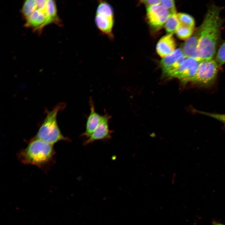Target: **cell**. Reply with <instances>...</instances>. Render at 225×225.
Segmentation results:
<instances>
[{"label": "cell", "mask_w": 225, "mask_h": 225, "mask_svg": "<svg viewBox=\"0 0 225 225\" xmlns=\"http://www.w3.org/2000/svg\"><path fill=\"white\" fill-rule=\"evenodd\" d=\"M177 14H170L164 24L166 31L168 34H173L176 33L180 25Z\"/></svg>", "instance_id": "14"}, {"label": "cell", "mask_w": 225, "mask_h": 225, "mask_svg": "<svg viewBox=\"0 0 225 225\" xmlns=\"http://www.w3.org/2000/svg\"><path fill=\"white\" fill-rule=\"evenodd\" d=\"M21 12L25 20V27L39 33L44 28L51 24L62 25L54 0L25 1Z\"/></svg>", "instance_id": "1"}, {"label": "cell", "mask_w": 225, "mask_h": 225, "mask_svg": "<svg viewBox=\"0 0 225 225\" xmlns=\"http://www.w3.org/2000/svg\"><path fill=\"white\" fill-rule=\"evenodd\" d=\"M194 28L180 24L175 33L179 39L183 40H187L192 36Z\"/></svg>", "instance_id": "15"}, {"label": "cell", "mask_w": 225, "mask_h": 225, "mask_svg": "<svg viewBox=\"0 0 225 225\" xmlns=\"http://www.w3.org/2000/svg\"><path fill=\"white\" fill-rule=\"evenodd\" d=\"M89 103L90 112L87 120L85 131L81 135L82 137L88 138L98 126L102 116L96 111L93 102L91 98L89 100Z\"/></svg>", "instance_id": "10"}, {"label": "cell", "mask_w": 225, "mask_h": 225, "mask_svg": "<svg viewBox=\"0 0 225 225\" xmlns=\"http://www.w3.org/2000/svg\"><path fill=\"white\" fill-rule=\"evenodd\" d=\"M184 54L182 49L178 48L169 54L162 58L160 62L162 72L172 66Z\"/></svg>", "instance_id": "13"}, {"label": "cell", "mask_w": 225, "mask_h": 225, "mask_svg": "<svg viewBox=\"0 0 225 225\" xmlns=\"http://www.w3.org/2000/svg\"><path fill=\"white\" fill-rule=\"evenodd\" d=\"M55 154L53 145L33 137L17 157L22 163L35 166L46 172L55 162Z\"/></svg>", "instance_id": "3"}, {"label": "cell", "mask_w": 225, "mask_h": 225, "mask_svg": "<svg viewBox=\"0 0 225 225\" xmlns=\"http://www.w3.org/2000/svg\"><path fill=\"white\" fill-rule=\"evenodd\" d=\"M141 2L143 3L148 8L152 6L159 4L161 0H142Z\"/></svg>", "instance_id": "20"}, {"label": "cell", "mask_w": 225, "mask_h": 225, "mask_svg": "<svg viewBox=\"0 0 225 225\" xmlns=\"http://www.w3.org/2000/svg\"><path fill=\"white\" fill-rule=\"evenodd\" d=\"M212 225H225V224L221 223L218 221L214 220L212 222Z\"/></svg>", "instance_id": "21"}, {"label": "cell", "mask_w": 225, "mask_h": 225, "mask_svg": "<svg viewBox=\"0 0 225 225\" xmlns=\"http://www.w3.org/2000/svg\"><path fill=\"white\" fill-rule=\"evenodd\" d=\"M177 16L181 25L194 28V20L190 15L185 13H179L177 14Z\"/></svg>", "instance_id": "16"}, {"label": "cell", "mask_w": 225, "mask_h": 225, "mask_svg": "<svg viewBox=\"0 0 225 225\" xmlns=\"http://www.w3.org/2000/svg\"><path fill=\"white\" fill-rule=\"evenodd\" d=\"M160 4L168 10L170 14L176 13L175 2L174 0H161Z\"/></svg>", "instance_id": "18"}, {"label": "cell", "mask_w": 225, "mask_h": 225, "mask_svg": "<svg viewBox=\"0 0 225 225\" xmlns=\"http://www.w3.org/2000/svg\"><path fill=\"white\" fill-rule=\"evenodd\" d=\"M218 70V65L216 61L212 59L202 61L190 82L202 86H209L214 82Z\"/></svg>", "instance_id": "6"}, {"label": "cell", "mask_w": 225, "mask_h": 225, "mask_svg": "<svg viewBox=\"0 0 225 225\" xmlns=\"http://www.w3.org/2000/svg\"><path fill=\"white\" fill-rule=\"evenodd\" d=\"M198 30L184 43L182 50L186 58H191L200 60L198 54Z\"/></svg>", "instance_id": "12"}, {"label": "cell", "mask_w": 225, "mask_h": 225, "mask_svg": "<svg viewBox=\"0 0 225 225\" xmlns=\"http://www.w3.org/2000/svg\"><path fill=\"white\" fill-rule=\"evenodd\" d=\"M201 61L193 58H186L170 78H177L184 83L190 82L196 74Z\"/></svg>", "instance_id": "7"}, {"label": "cell", "mask_w": 225, "mask_h": 225, "mask_svg": "<svg viewBox=\"0 0 225 225\" xmlns=\"http://www.w3.org/2000/svg\"><path fill=\"white\" fill-rule=\"evenodd\" d=\"M176 47L172 34H168L161 38L156 46V51L158 55L163 58L173 52Z\"/></svg>", "instance_id": "11"}, {"label": "cell", "mask_w": 225, "mask_h": 225, "mask_svg": "<svg viewBox=\"0 0 225 225\" xmlns=\"http://www.w3.org/2000/svg\"><path fill=\"white\" fill-rule=\"evenodd\" d=\"M220 12L217 6H210L198 30V54L201 61L212 59L214 56L222 22Z\"/></svg>", "instance_id": "2"}, {"label": "cell", "mask_w": 225, "mask_h": 225, "mask_svg": "<svg viewBox=\"0 0 225 225\" xmlns=\"http://www.w3.org/2000/svg\"><path fill=\"white\" fill-rule=\"evenodd\" d=\"M195 112L213 118L225 124V114L209 113L198 110H195Z\"/></svg>", "instance_id": "19"}, {"label": "cell", "mask_w": 225, "mask_h": 225, "mask_svg": "<svg viewBox=\"0 0 225 225\" xmlns=\"http://www.w3.org/2000/svg\"><path fill=\"white\" fill-rule=\"evenodd\" d=\"M216 62L220 65L225 63V41L219 48L216 56Z\"/></svg>", "instance_id": "17"}, {"label": "cell", "mask_w": 225, "mask_h": 225, "mask_svg": "<svg viewBox=\"0 0 225 225\" xmlns=\"http://www.w3.org/2000/svg\"><path fill=\"white\" fill-rule=\"evenodd\" d=\"M114 22L112 6L106 1H99L95 13V24L100 32L111 40L114 38L112 31Z\"/></svg>", "instance_id": "5"}, {"label": "cell", "mask_w": 225, "mask_h": 225, "mask_svg": "<svg viewBox=\"0 0 225 225\" xmlns=\"http://www.w3.org/2000/svg\"><path fill=\"white\" fill-rule=\"evenodd\" d=\"M65 106V103H60L47 112L34 137L53 145L61 141H70L68 137H65L62 133L57 122L58 112L63 110Z\"/></svg>", "instance_id": "4"}, {"label": "cell", "mask_w": 225, "mask_h": 225, "mask_svg": "<svg viewBox=\"0 0 225 225\" xmlns=\"http://www.w3.org/2000/svg\"><path fill=\"white\" fill-rule=\"evenodd\" d=\"M147 17L150 26L158 30L164 25L170 13L160 3L147 8Z\"/></svg>", "instance_id": "8"}, {"label": "cell", "mask_w": 225, "mask_h": 225, "mask_svg": "<svg viewBox=\"0 0 225 225\" xmlns=\"http://www.w3.org/2000/svg\"><path fill=\"white\" fill-rule=\"evenodd\" d=\"M111 116L106 113L102 116L101 120L91 136L83 142L86 146L95 141L107 140L111 138L112 131L109 128V122Z\"/></svg>", "instance_id": "9"}]
</instances>
